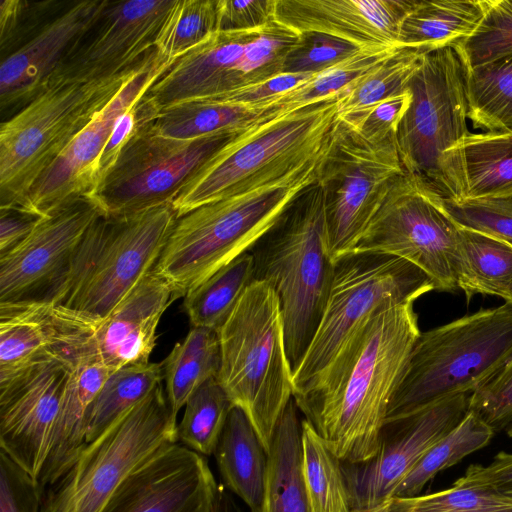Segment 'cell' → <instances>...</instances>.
<instances>
[{"instance_id": "6da1fadb", "label": "cell", "mask_w": 512, "mask_h": 512, "mask_svg": "<svg viewBox=\"0 0 512 512\" xmlns=\"http://www.w3.org/2000/svg\"><path fill=\"white\" fill-rule=\"evenodd\" d=\"M420 334L414 301H384L326 369L293 395L304 419L342 462L361 463L376 454L390 401Z\"/></svg>"}, {"instance_id": "7a4b0ae2", "label": "cell", "mask_w": 512, "mask_h": 512, "mask_svg": "<svg viewBox=\"0 0 512 512\" xmlns=\"http://www.w3.org/2000/svg\"><path fill=\"white\" fill-rule=\"evenodd\" d=\"M339 121L337 93L281 115L264 114L214 153L181 187L172 201L177 217L323 159Z\"/></svg>"}, {"instance_id": "3957f363", "label": "cell", "mask_w": 512, "mask_h": 512, "mask_svg": "<svg viewBox=\"0 0 512 512\" xmlns=\"http://www.w3.org/2000/svg\"><path fill=\"white\" fill-rule=\"evenodd\" d=\"M249 251L255 279L268 283L278 297L294 375L319 327L335 272L318 180L289 204Z\"/></svg>"}, {"instance_id": "277c9868", "label": "cell", "mask_w": 512, "mask_h": 512, "mask_svg": "<svg viewBox=\"0 0 512 512\" xmlns=\"http://www.w3.org/2000/svg\"><path fill=\"white\" fill-rule=\"evenodd\" d=\"M324 158V157H323ZM322 159L245 193L204 204L177 218L154 266L184 298L216 271L249 251L289 204L318 179Z\"/></svg>"}, {"instance_id": "5b68a950", "label": "cell", "mask_w": 512, "mask_h": 512, "mask_svg": "<svg viewBox=\"0 0 512 512\" xmlns=\"http://www.w3.org/2000/svg\"><path fill=\"white\" fill-rule=\"evenodd\" d=\"M177 218L172 203L100 216L43 302L94 318L107 316L154 268Z\"/></svg>"}, {"instance_id": "8992f818", "label": "cell", "mask_w": 512, "mask_h": 512, "mask_svg": "<svg viewBox=\"0 0 512 512\" xmlns=\"http://www.w3.org/2000/svg\"><path fill=\"white\" fill-rule=\"evenodd\" d=\"M217 380L249 417L268 453L275 428L293 397L279 301L272 287L254 280L217 330Z\"/></svg>"}, {"instance_id": "52a82bcc", "label": "cell", "mask_w": 512, "mask_h": 512, "mask_svg": "<svg viewBox=\"0 0 512 512\" xmlns=\"http://www.w3.org/2000/svg\"><path fill=\"white\" fill-rule=\"evenodd\" d=\"M512 358V303L421 332L390 401L386 420L444 398L473 393Z\"/></svg>"}, {"instance_id": "ba28073f", "label": "cell", "mask_w": 512, "mask_h": 512, "mask_svg": "<svg viewBox=\"0 0 512 512\" xmlns=\"http://www.w3.org/2000/svg\"><path fill=\"white\" fill-rule=\"evenodd\" d=\"M152 51L132 68L111 77L50 83L2 122L1 206L25 209L28 194L39 177L138 72Z\"/></svg>"}, {"instance_id": "9c48e42d", "label": "cell", "mask_w": 512, "mask_h": 512, "mask_svg": "<svg viewBox=\"0 0 512 512\" xmlns=\"http://www.w3.org/2000/svg\"><path fill=\"white\" fill-rule=\"evenodd\" d=\"M409 108L395 139L405 173L445 200L465 195L456 154L467 128L465 68L451 47L427 52L408 84Z\"/></svg>"}, {"instance_id": "30bf717a", "label": "cell", "mask_w": 512, "mask_h": 512, "mask_svg": "<svg viewBox=\"0 0 512 512\" xmlns=\"http://www.w3.org/2000/svg\"><path fill=\"white\" fill-rule=\"evenodd\" d=\"M298 38L276 21L260 29L211 34L151 85L137 106L139 122L170 106L218 100L283 74Z\"/></svg>"}, {"instance_id": "8fae6325", "label": "cell", "mask_w": 512, "mask_h": 512, "mask_svg": "<svg viewBox=\"0 0 512 512\" xmlns=\"http://www.w3.org/2000/svg\"><path fill=\"white\" fill-rule=\"evenodd\" d=\"M177 424L161 383L84 446L70 468L44 490L40 512H99L133 470L177 443Z\"/></svg>"}, {"instance_id": "7c38bea8", "label": "cell", "mask_w": 512, "mask_h": 512, "mask_svg": "<svg viewBox=\"0 0 512 512\" xmlns=\"http://www.w3.org/2000/svg\"><path fill=\"white\" fill-rule=\"evenodd\" d=\"M435 290L420 268L397 256L350 252L335 261L329 298L304 359L293 375V395L334 359L359 324L384 301H414Z\"/></svg>"}, {"instance_id": "4fadbf2b", "label": "cell", "mask_w": 512, "mask_h": 512, "mask_svg": "<svg viewBox=\"0 0 512 512\" xmlns=\"http://www.w3.org/2000/svg\"><path fill=\"white\" fill-rule=\"evenodd\" d=\"M403 173L395 136L371 142L339 121L317 179L335 261L354 250L391 184Z\"/></svg>"}, {"instance_id": "5bb4252c", "label": "cell", "mask_w": 512, "mask_h": 512, "mask_svg": "<svg viewBox=\"0 0 512 512\" xmlns=\"http://www.w3.org/2000/svg\"><path fill=\"white\" fill-rule=\"evenodd\" d=\"M176 299L171 286L152 269L103 318L48 303L54 327L53 353L73 366L101 364L112 371L147 364L160 319Z\"/></svg>"}, {"instance_id": "9a60e30c", "label": "cell", "mask_w": 512, "mask_h": 512, "mask_svg": "<svg viewBox=\"0 0 512 512\" xmlns=\"http://www.w3.org/2000/svg\"><path fill=\"white\" fill-rule=\"evenodd\" d=\"M457 231L442 198L404 172L391 184L352 252L400 257L425 272L435 290L451 292L458 289Z\"/></svg>"}, {"instance_id": "2e32d148", "label": "cell", "mask_w": 512, "mask_h": 512, "mask_svg": "<svg viewBox=\"0 0 512 512\" xmlns=\"http://www.w3.org/2000/svg\"><path fill=\"white\" fill-rule=\"evenodd\" d=\"M243 130L182 140L138 126L93 197L110 217L172 203L189 178Z\"/></svg>"}, {"instance_id": "e0dca14e", "label": "cell", "mask_w": 512, "mask_h": 512, "mask_svg": "<svg viewBox=\"0 0 512 512\" xmlns=\"http://www.w3.org/2000/svg\"><path fill=\"white\" fill-rule=\"evenodd\" d=\"M471 393L453 395L411 414L385 421L376 454L361 463L342 462L352 512L387 498L424 454L469 411Z\"/></svg>"}, {"instance_id": "ac0fdd59", "label": "cell", "mask_w": 512, "mask_h": 512, "mask_svg": "<svg viewBox=\"0 0 512 512\" xmlns=\"http://www.w3.org/2000/svg\"><path fill=\"white\" fill-rule=\"evenodd\" d=\"M104 215L90 195L44 215L29 236L0 256V303L43 302L61 281L91 224Z\"/></svg>"}, {"instance_id": "d6986e66", "label": "cell", "mask_w": 512, "mask_h": 512, "mask_svg": "<svg viewBox=\"0 0 512 512\" xmlns=\"http://www.w3.org/2000/svg\"><path fill=\"white\" fill-rule=\"evenodd\" d=\"M174 2L108 0L95 22L70 47L47 86L107 78L132 68L154 49Z\"/></svg>"}, {"instance_id": "ffe728a7", "label": "cell", "mask_w": 512, "mask_h": 512, "mask_svg": "<svg viewBox=\"0 0 512 512\" xmlns=\"http://www.w3.org/2000/svg\"><path fill=\"white\" fill-rule=\"evenodd\" d=\"M173 62L159 57L154 49L138 72L39 177L25 209L46 215L70 198L93 196L100 185L99 162L117 120L141 101Z\"/></svg>"}, {"instance_id": "44dd1931", "label": "cell", "mask_w": 512, "mask_h": 512, "mask_svg": "<svg viewBox=\"0 0 512 512\" xmlns=\"http://www.w3.org/2000/svg\"><path fill=\"white\" fill-rule=\"evenodd\" d=\"M73 367L54 354L0 379V450L35 481Z\"/></svg>"}, {"instance_id": "7402d4cb", "label": "cell", "mask_w": 512, "mask_h": 512, "mask_svg": "<svg viewBox=\"0 0 512 512\" xmlns=\"http://www.w3.org/2000/svg\"><path fill=\"white\" fill-rule=\"evenodd\" d=\"M217 488L206 458L173 443L133 470L99 512H213Z\"/></svg>"}, {"instance_id": "603a6c76", "label": "cell", "mask_w": 512, "mask_h": 512, "mask_svg": "<svg viewBox=\"0 0 512 512\" xmlns=\"http://www.w3.org/2000/svg\"><path fill=\"white\" fill-rule=\"evenodd\" d=\"M418 0H275L274 20L296 34L316 32L360 49L399 47L401 25Z\"/></svg>"}, {"instance_id": "cb8c5ba5", "label": "cell", "mask_w": 512, "mask_h": 512, "mask_svg": "<svg viewBox=\"0 0 512 512\" xmlns=\"http://www.w3.org/2000/svg\"><path fill=\"white\" fill-rule=\"evenodd\" d=\"M108 0H83L54 16L0 66L3 112L28 104L42 92L74 42L95 22Z\"/></svg>"}, {"instance_id": "d4e9b609", "label": "cell", "mask_w": 512, "mask_h": 512, "mask_svg": "<svg viewBox=\"0 0 512 512\" xmlns=\"http://www.w3.org/2000/svg\"><path fill=\"white\" fill-rule=\"evenodd\" d=\"M113 372L101 364H78L72 368L36 480L43 490L70 468L86 445L88 407Z\"/></svg>"}, {"instance_id": "484cf974", "label": "cell", "mask_w": 512, "mask_h": 512, "mask_svg": "<svg viewBox=\"0 0 512 512\" xmlns=\"http://www.w3.org/2000/svg\"><path fill=\"white\" fill-rule=\"evenodd\" d=\"M294 398L275 428L267 453L262 502L252 512H314L302 472V420Z\"/></svg>"}, {"instance_id": "4316f807", "label": "cell", "mask_w": 512, "mask_h": 512, "mask_svg": "<svg viewBox=\"0 0 512 512\" xmlns=\"http://www.w3.org/2000/svg\"><path fill=\"white\" fill-rule=\"evenodd\" d=\"M223 485L250 512L259 508L265 490L267 452L247 414L234 406L213 453Z\"/></svg>"}, {"instance_id": "83f0119b", "label": "cell", "mask_w": 512, "mask_h": 512, "mask_svg": "<svg viewBox=\"0 0 512 512\" xmlns=\"http://www.w3.org/2000/svg\"><path fill=\"white\" fill-rule=\"evenodd\" d=\"M484 0H418L404 19L398 46L427 53L472 35L483 19Z\"/></svg>"}, {"instance_id": "f1b7e54d", "label": "cell", "mask_w": 512, "mask_h": 512, "mask_svg": "<svg viewBox=\"0 0 512 512\" xmlns=\"http://www.w3.org/2000/svg\"><path fill=\"white\" fill-rule=\"evenodd\" d=\"M54 338L48 303H0V379L54 355Z\"/></svg>"}, {"instance_id": "f546056e", "label": "cell", "mask_w": 512, "mask_h": 512, "mask_svg": "<svg viewBox=\"0 0 512 512\" xmlns=\"http://www.w3.org/2000/svg\"><path fill=\"white\" fill-rule=\"evenodd\" d=\"M464 199L512 198V130L469 133L457 145Z\"/></svg>"}, {"instance_id": "4dcf8cb0", "label": "cell", "mask_w": 512, "mask_h": 512, "mask_svg": "<svg viewBox=\"0 0 512 512\" xmlns=\"http://www.w3.org/2000/svg\"><path fill=\"white\" fill-rule=\"evenodd\" d=\"M264 114L265 111L230 103L191 101L162 109L138 126L164 137L189 140L246 129Z\"/></svg>"}, {"instance_id": "1f68e13d", "label": "cell", "mask_w": 512, "mask_h": 512, "mask_svg": "<svg viewBox=\"0 0 512 512\" xmlns=\"http://www.w3.org/2000/svg\"><path fill=\"white\" fill-rule=\"evenodd\" d=\"M457 286L467 302L475 295L501 297L512 280V245L458 225Z\"/></svg>"}, {"instance_id": "d6a6232c", "label": "cell", "mask_w": 512, "mask_h": 512, "mask_svg": "<svg viewBox=\"0 0 512 512\" xmlns=\"http://www.w3.org/2000/svg\"><path fill=\"white\" fill-rule=\"evenodd\" d=\"M165 393L175 416L191 394L220 368V344L216 330L192 327L162 361Z\"/></svg>"}, {"instance_id": "836d02e7", "label": "cell", "mask_w": 512, "mask_h": 512, "mask_svg": "<svg viewBox=\"0 0 512 512\" xmlns=\"http://www.w3.org/2000/svg\"><path fill=\"white\" fill-rule=\"evenodd\" d=\"M163 380L162 362L129 365L114 371L88 407L85 418L86 444L103 435L146 399Z\"/></svg>"}, {"instance_id": "e575fe53", "label": "cell", "mask_w": 512, "mask_h": 512, "mask_svg": "<svg viewBox=\"0 0 512 512\" xmlns=\"http://www.w3.org/2000/svg\"><path fill=\"white\" fill-rule=\"evenodd\" d=\"M465 84L467 118L474 128L485 132L512 130V53L465 68Z\"/></svg>"}, {"instance_id": "d590c367", "label": "cell", "mask_w": 512, "mask_h": 512, "mask_svg": "<svg viewBox=\"0 0 512 512\" xmlns=\"http://www.w3.org/2000/svg\"><path fill=\"white\" fill-rule=\"evenodd\" d=\"M254 280V259L247 251L185 295L183 307L191 326L217 331Z\"/></svg>"}, {"instance_id": "8d00e7d4", "label": "cell", "mask_w": 512, "mask_h": 512, "mask_svg": "<svg viewBox=\"0 0 512 512\" xmlns=\"http://www.w3.org/2000/svg\"><path fill=\"white\" fill-rule=\"evenodd\" d=\"M495 432L474 411L441 440L434 444L403 478L392 496L419 495L439 472L457 464L469 454L485 447Z\"/></svg>"}, {"instance_id": "74e56055", "label": "cell", "mask_w": 512, "mask_h": 512, "mask_svg": "<svg viewBox=\"0 0 512 512\" xmlns=\"http://www.w3.org/2000/svg\"><path fill=\"white\" fill-rule=\"evenodd\" d=\"M302 472L314 512H352L342 461L302 419Z\"/></svg>"}, {"instance_id": "f35d334b", "label": "cell", "mask_w": 512, "mask_h": 512, "mask_svg": "<svg viewBox=\"0 0 512 512\" xmlns=\"http://www.w3.org/2000/svg\"><path fill=\"white\" fill-rule=\"evenodd\" d=\"M399 47H372L314 75L307 82L268 100L263 110L270 116L281 115L344 89L354 80L390 57Z\"/></svg>"}, {"instance_id": "ab89813d", "label": "cell", "mask_w": 512, "mask_h": 512, "mask_svg": "<svg viewBox=\"0 0 512 512\" xmlns=\"http://www.w3.org/2000/svg\"><path fill=\"white\" fill-rule=\"evenodd\" d=\"M424 54L416 49L399 47L390 57L337 93L339 116L405 92Z\"/></svg>"}, {"instance_id": "60d3db41", "label": "cell", "mask_w": 512, "mask_h": 512, "mask_svg": "<svg viewBox=\"0 0 512 512\" xmlns=\"http://www.w3.org/2000/svg\"><path fill=\"white\" fill-rule=\"evenodd\" d=\"M234 406L217 378L209 379L186 401L177 439L203 456L212 455Z\"/></svg>"}, {"instance_id": "b9f144b4", "label": "cell", "mask_w": 512, "mask_h": 512, "mask_svg": "<svg viewBox=\"0 0 512 512\" xmlns=\"http://www.w3.org/2000/svg\"><path fill=\"white\" fill-rule=\"evenodd\" d=\"M358 512H512V499L457 479L445 490L411 497L392 496Z\"/></svg>"}, {"instance_id": "7bdbcfd3", "label": "cell", "mask_w": 512, "mask_h": 512, "mask_svg": "<svg viewBox=\"0 0 512 512\" xmlns=\"http://www.w3.org/2000/svg\"><path fill=\"white\" fill-rule=\"evenodd\" d=\"M218 0H175L157 34L159 57L175 61L218 31Z\"/></svg>"}, {"instance_id": "ee69618b", "label": "cell", "mask_w": 512, "mask_h": 512, "mask_svg": "<svg viewBox=\"0 0 512 512\" xmlns=\"http://www.w3.org/2000/svg\"><path fill=\"white\" fill-rule=\"evenodd\" d=\"M485 12L475 32L451 48L465 68L512 53V0H484Z\"/></svg>"}, {"instance_id": "f6af8a7d", "label": "cell", "mask_w": 512, "mask_h": 512, "mask_svg": "<svg viewBox=\"0 0 512 512\" xmlns=\"http://www.w3.org/2000/svg\"><path fill=\"white\" fill-rule=\"evenodd\" d=\"M360 48L336 37L307 32L288 52L283 74L316 75L358 53Z\"/></svg>"}, {"instance_id": "bcb514c9", "label": "cell", "mask_w": 512, "mask_h": 512, "mask_svg": "<svg viewBox=\"0 0 512 512\" xmlns=\"http://www.w3.org/2000/svg\"><path fill=\"white\" fill-rule=\"evenodd\" d=\"M446 213L461 227L472 229L512 245V198L442 199Z\"/></svg>"}, {"instance_id": "7dc6e473", "label": "cell", "mask_w": 512, "mask_h": 512, "mask_svg": "<svg viewBox=\"0 0 512 512\" xmlns=\"http://www.w3.org/2000/svg\"><path fill=\"white\" fill-rule=\"evenodd\" d=\"M61 2L3 0L0 4V48L9 54L29 41L59 12ZM8 54V55H9Z\"/></svg>"}, {"instance_id": "c3c4849f", "label": "cell", "mask_w": 512, "mask_h": 512, "mask_svg": "<svg viewBox=\"0 0 512 512\" xmlns=\"http://www.w3.org/2000/svg\"><path fill=\"white\" fill-rule=\"evenodd\" d=\"M411 93L405 92L384 99L367 108L339 116L340 120L371 142H380L395 136L398 126L409 108Z\"/></svg>"}, {"instance_id": "681fc988", "label": "cell", "mask_w": 512, "mask_h": 512, "mask_svg": "<svg viewBox=\"0 0 512 512\" xmlns=\"http://www.w3.org/2000/svg\"><path fill=\"white\" fill-rule=\"evenodd\" d=\"M469 410L477 413L493 431L512 422V358L487 384L471 394Z\"/></svg>"}, {"instance_id": "f907efd6", "label": "cell", "mask_w": 512, "mask_h": 512, "mask_svg": "<svg viewBox=\"0 0 512 512\" xmlns=\"http://www.w3.org/2000/svg\"><path fill=\"white\" fill-rule=\"evenodd\" d=\"M43 488L0 450V512H40Z\"/></svg>"}, {"instance_id": "816d5d0a", "label": "cell", "mask_w": 512, "mask_h": 512, "mask_svg": "<svg viewBox=\"0 0 512 512\" xmlns=\"http://www.w3.org/2000/svg\"><path fill=\"white\" fill-rule=\"evenodd\" d=\"M275 0H218V31L264 28L274 20Z\"/></svg>"}, {"instance_id": "f5cc1de1", "label": "cell", "mask_w": 512, "mask_h": 512, "mask_svg": "<svg viewBox=\"0 0 512 512\" xmlns=\"http://www.w3.org/2000/svg\"><path fill=\"white\" fill-rule=\"evenodd\" d=\"M460 481L488 487L512 499V453L500 451L488 465H470Z\"/></svg>"}, {"instance_id": "db71d44e", "label": "cell", "mask_w": 512, "mask_h": 512, "mask_svg": "<svg viewBox=\"0 0 512 512\" xmlns=\"http://www.w3.org/2000/svg\"><path fill=\"white\" fill-rule=\"evenodd\" d=\"M43 216L17 206H0V256L22 243Z\"/></svg>"}, {"instance_id": "11a10c76", "label": "cell", "mask_w": 512, "mask_h": 512, "mask_svg": "<svg viewBox=\"0 0 512 512\" xmlns=\"http://www.w3.org/2000/svg\"><path fill=\"white\" fill-rule=\"evenodd\" d=\"M213 512H242L230 491L222 483L218 484Z\"/></svg>"}, {"instance_id": "9f6ffc18", "label": "cell", "mask_w": 512, "mask_h": 512, "mask_svg": "<svg viewBox=\"0 0 512 512\" xmlns=\"http://www.w3.org/2000/svg\"><path fill=\"white\" fill-rule=\"evenodd\" d=\"M501 298L505 300V302L512 303V280L508 284V286L505 288L504 292L501 295Z\"/></svg>"}, {"instance_id": "6f0895ef", "label": "cell", "mask_w": 512, "mask_h": 512, "mask_svg": "<svg viewBox=\"0 0 512 512\" xmlns=\"http://www.w3.org/2000/svg\"><path fill=\"white\" fill-rule=\"evenodd\" d=\"M505 430H506L507 435L512 438V422L509 424V426Z\"/></svg>"}]
</instances>
